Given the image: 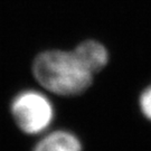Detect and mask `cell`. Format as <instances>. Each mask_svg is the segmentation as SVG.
Here are the masks:
<instances>
[{
  "mask_svg": "<svg viewBox=\"0 0 151 151\" xmlns=\"http://www.w3.org/2000/svg\"><path fill=\"white\" fill-rule=\"evenodd\" d=\"M32 74L42 86L60 96H74L91 86L93 74L80 63L73 50H46L32 63Z\"/></svg>",
  "mask_w": 151,
  "mask_h": 151,
  "instance_id": "cell-1",
  "label": "cell"
},
{
  "mask_svg": "<svg viewBox=\"0 0 151 151\" xmlns=\"http://www.w3.org/2000/svg\"><path fill=\"white\" fill-rule=\"evenodd\" d=\"M11 114L17 127L26 134H40L54 120V106L42 92L27 90L18 93L11 102Z\"/></svg>",
  "mask_w": 151,
  "mask_h": 151,
  "instance_id": "cell-2",
  "label": "cell"
},
{
  "mask_svg": "<svg viewBox=\"0 0 151 151\" xmlns=\"http://www.w3.org/2000/svg\"><path fill=\"white\" fill-rule=\"evenodd\" d=\"M73 53L80 63L92 74L100 72L109 63L108 49L96 40L88 39L83 42L77 45Z\"/></svg>",
  "mask_w": 151,
  "mask_h": 151,
  "instance_id": "cell-3",
  "label": "cell"
},
{
  "mask_svg": "<svg viewBox=\"0 0 151 151\" xmlns=\"http://www.w3.org/2000/svg\"><path fill=\"white\" fill-rule=\"evenodd\" d=\"M32 151H82V143L74 133L57 130L44 135Z\"/></svg>",
  "mask_w": 151,
  "mask_h": 151,
  "instance_id": "cell-4",
  "label": "cell"
},
{
  "mask_svg": "<svg viewBox=\"0 0 151 151\" xmlns=\"http://www.w3.org/2000/svg\"><path fill=\"white\" fill-rule=\"evenodd\" d=\"M139 104L142 114L151 121V84L142 91L139 99Z\"/></svg>",
  "mask_w": 151,
  "mask_h": 151,
  "instance_id": "cell-5",
  "label": "cell"
}]
</instances>
